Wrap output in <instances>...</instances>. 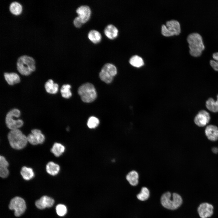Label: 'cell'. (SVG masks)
Masks as SVG:
<instances>
[{
	"instance_id": "30bf717a",
	"label": "cell",
	"mask_w": 218,
	"mask_h": 218,
	"mask_svg": "<svg viewBox=\"0 0 218 218\" xmlns=\"http://www.w3.org/2000/svg\"><path fill=\"white\" fill-rule=\"evenodd\" d=\"M214 209V206L212 204L203 202L199 205L197 211L200 218H209L213 215Z\"/></svg>"
},
{
	"instance_id": "e575fe53",
	"label": "cell",
	"mask_w": 218,
	"mask_h": 218,
	"mask_svg": "<svg viewBox=\"0 0 218 218\" xmlns=\"http://www.w3.org/2000/svg\"><path fill=\"white\" fill-rule=\"evenodd\" d=\"M212 151L213 153L215 154L218 153V148L216 147H213L212 149Z\"/></svg>"
},
{
	"instance_id": "6da1fadb",
	"label": "cell",
	"mask_w": 218,
	"mask_h": 218,
	"mask_svg": "<svg viewBox=\"0 0 218 218\" xmlns=\"http://www.w3.org/2000/svg\"><path fill=\"white\" fill-rule=\"evenodd\" d=\"M187 40L190 55L194 57L200 56L205 49L201 36L198 33H192L188 36Z\"/></svg>"
},
{
	"instance_id": "d6986e66",
	"label": "cell",
	"mask_w": 218,
	"mask_h": 218,
	"mask_svg": "<svg viewBox=\"0 0 218 218\" xmlns=\"http://www.w3.org/2000/svg\"><path fill=\"white\" fill-rule=\"evenodd\" d=\"M45 87L48 93L50 94H55L58 91V84L54 83L52 79H50L45 83Z\"/></svg>"
},
{
	"instance_id": "7c38bea8",
	"label": "cell",
	"mask_w": 218,
	"mask_h": 218,
	"mask_svg": "<svg viewBox=\"0 0 218 218\" xmlns=\"http://www.w3.org/2000/svg\"><path fill=\"white\" fill-rule=\"evenodd\" d=\"M76 12L83 23L89 20L91 14V9L89 6L87 5H82L79 6L76 9Z\"/></svg>"
},
{
	"instance_id": "cb8c5ba5",
	"label": "cell",
	"mask_w": 218,
	"mask_h": 218,
	"mask_svg": "<svg viewBox=\"0 0 218 218\" xmlns=\"http://www.w3.org/2000/svg\"><path fill=\"white\" fill-rule=\"evenodd\" d=\"M65 150L64 146L60 143H55L53 145L51 151L56 157H59L62 154Z\"/></svg>"
},
{
	"instance_id": "1f68e13d",
	"label": "cell",
	"mask_w": 218,
	"mask_h": 218,
	"mask_svg": "<svg viewBox=\"0 0 218 218\" xmlns=\"http://www.w3.org/2000/svg\"><path fill=\"white\" fill-rule=\"evenodd\" d=\"M27 139L28 141L32 145H35L38 144L36 137L32 133L28 135Z\"/></svg>"
},
{
	"instance_id": "f1b7e54d",
	"label": "cell",
	"mask_w": 218,
	"mask_h": 218,
	"mask_svg": "<svg viewBox=\"0 0 218 218\" xmlns=\"http://www.w3.org/2000/svg\"><path fill=\"white\" fill-rule=\"evenodd\" d=\"M31 132L36 137L38 144H42L45 140V136L43 134L41 131L37 129H34L31 130Z\"/></svg>"
},
{
	"instance_id": "5b68a950",
	"label": "cell",
	"mask_w": 218,
	"mask_h": 218,
	"mask_svg": "<svg viewBox=\"0 0 218 218\" xmlns=\"http://www.w3.org/2000/svg\"><path fill=\"white\" fill-rule=\"evenodd\" d=\"M78 93L81 100L87 103L93 102L97 96L94 86L89 83H85L81 85L78 88Z\"/></svg>"
},
{
	"instance_id": "2e32d148",
	"label": "cell",
	"mask_w": 218,
	"mask_h": 218,
	"mask_svg": "<svg viewBox=\"0 0 218 218\" xmlns=\"http://www.w3.org/2000/svg\"><path fill=\"white\" fill-rule=\"evenodd\" d=\"M9 164L5 157L2 156L0 157V176L2 178L7 177L9 174L8 169Z\"/></svg>"
},
{
	"instance_id": "277c9868",
	"label": "cell",
	"mask_w": 218,
	"mask_h": 218,
	"mask_svg": "<svg viewBox=\"0 0 218 218\" xmlns=\"http://www.w3.org/2000/svg\"><path fill=\"white\" fill-rule=\"evenodd\" d=\"M17 68L21 74L28 75L35 70V61L32 57L28 55L21 56L17 59Z\"/></svg>"
},
{
	"instance_id": "ba28073f",
	"label": "cell",
	"mask_w": 218,
	"mask_h": 218,
	"mask_svg": "<svg viewBox=\"0 0 218 218\" xmlns=\"http://www.w3.org/2000/svg\"><path fill=\"white\" fill-rule=\"evenodd\" d=\"M181 31L180 25L176 20H172L167 22L166 25H163L161 28L162 34L166 37L179 35Z\"/></svg>"
},
{
	"instance_id": "44dd1931",
	"label": "cell",
	"mask_w": 218,
	"mask_h": 218,
	"mask_svg": "<svg viewBox=\"0 0 218 218\" xmlns=\"http://www.w3.org/2000/svg\"><path fill=\"white\" fill-rule=\"evenodd\" d=\"M216 101L211 97L209 98L206 102V107L210 111L214 113L218 112V94Z\"/></svg>"
},
{
	"instance_id": "603a6c76",
	"label": "cell",
	"mask_w": 218,
	"mask_h": 218,
	"mask_svg": "<svg viewBox=\"0 0 218 218\" xmlns=\"http://www.w3.org/2000/svg\"><path fill=\"white\" fill-rule=\"evenodd\" d=\"M88 36L89 39L95 44L99 42L102 38L101 33L95 29L91 30L88 33Z\"/></svg>"
},
{
	"instance_id": "484cf974",
	"label": "cell",
	"mask_w": 218,
	"mask_h": 218,
	"mask_svg": "<svg viewBox=\"0 0 218 218\" xmlns=\"http://www.w3.org/2000/svg\"><path fill=\"white\" fill-rule=\"evenodd\" d=\"M150 196L149 189L146 187H142L140 193L137 195V197L139 200L145 201L147 200Z\"/></svg>"
},
{
	"instance_id": "ffe728a7",
	"label": "cell",
	"mask_w": 218,
	"mask_h": 218,
	"mask_svg": "<svg viewBox=\"0 0 218 218\" xmlns=\"http://www.w3.org/2000/svg\"><path fill=\"white\" fill-rule=\"evenodd\" d=\"M46 170L49 174L52 176L57 175L60 170V167L57 164L50 161L48 162L46 165Z\"/></svg>"
},
{
	"instance_id": "52a82bcc",
	"label": "cell",
	"mask_w": 218,
	"mask_h": 218,
	"mask_svg": "<svg viewBox=\"0 0 218 218\" xmlns=\"http://www.w3.org/2000/svg\"><path fill=\"white\" fill-rule=\"evenodd\" d=\"M117 72V68L114 65L111 63H107L102 67L99 76L102 81L109 84L111 82Z\"/></svg>"
},
{
	"instance_id": "7402d4cb",
	"label": "cell",
	"mask_w": 218,
	"mask_h": 218,
	"mask_svg": "<svg viewBox=\"0 0 218 218\" xmlns=\"http://www.w3.org/2000/svg\"><path fill=\"white\" fill-rule=\"evenodd\" d=\"M20 173L23 178L26 180L32 179L35 175L33 169L31 168L25 166L22 167Z\"/></svg>"
},
{
	"instance_id": "83f0119b",
	"label": "cell",
	"mask_w": 218,
	"mask_h": 218,
	"mask_svg": "<svg viewBox=\"0 0 218 218\" xmlns=\"http://www.w3.org/2000/svg\"><path fill=\"white\" fill-rule=\"evenodd\" d=\"M71 85L65 84L62 85L61 89V93L62 97L65 98H69L72 96L71 91Z\"/></svg>"
},
{
	"instance_id": "d4e9b609",
	"label": "cell",
	"mask_w": 218,
	"mask_h": 218,
	"mask_svg": "<svg viewBox=\"0 0 218 218\" xmlns=\"http://www.w3.org/2000/svg\"><path fill=\"white\" fill-rule=\"evenodd\" d=\"M9 9L12 14L18 15L21 13L22 7L21 5L18 2H13L10 4Z\"/></svg>"
},
{
	"instance_id": "7a4b0ae2",
	"label": "cell",
	"mask_w": 218,
	"mask_h": 218,
	"mask_svg": "<svg viewBox=\"0 0 218 218\" xmlns=\"http://www.w3.org/2000/svg\"><path fill=\"white\" fill-rule=\"evenodd\" d=\"M160 203L165 208L171 210H175L182 205L183 200L179 194L169 192L164 193L160 198Z\"/></svg>"
},
{
	"instance_id": "4fadbf2b",
	"label": "cell",
	"mask_w": 218,
	"mask_h": 218,
	"mask_svg": "<svg viewBox=\"0 0 218 218\" xmlns=\"http://www.w3.org/2000/svg\"><path fill=\"white\" fill-rule=\"evenodd\" d=\"M205 133L208 139L212 141L218 140V127L216 125L210 124L207 126Z\"/></svg>"
},
{
	"instance_id": "8992f818",
	"label": "cell",
	"mask_w": 218,
	"mask_h": 218,
	"mask_svg": "<svg viewBox=\"0 0 218 218\" xmlns=\"http://www.w3.org/2000/svg\"><path fill=\"white\" fill-rule=\"evenodd\" d=\"M20 111L17 109H13L9 111L5 117V123L7 127L11 130L18 129L23 124V121L21 119H15L20 115Z\"/></svg>"
},
{
	"instance_id": "e0dca14e",
	"label": "cell",
	"mask_w": 218,
	"mask_h": 218,
	"mask_svg": "<svg viewBox=\"0 0 218 218\" xmlns=\"http://www.w3.org/2000/svg\"><path fill=\"white\" fill-rule=\"evenodd\" d=\"M4 76L7 83L10 85L18 83L20 81L19 76L15 73H5Z\"/></svg>"
},
{
	"instance_id": "f546056e",
	"label": "cell",
	"mask_w": 218,
	"mask_h": 218,
	"mask_svg": "<svg viewBox=\"0 0 218 218\" xmlns=\"http://www.w3.org/2000/svg\"><path fill=\"white\" fill-rule=\"evenodd\" d=\"M99 120L94 116L90 117L88 120L87 125L88 127L91 129L95 128L99 124Z\"/></svg>"
},
{
	"instance_id": "9a60e30c",
	"label": "cell",
	"mask_w": 218,
	"mask_h": 218,
	"mask_svg": "<svg viewBox=\"0 0 218 218\" xmlns=\"http://www.w3.org/2000/svg\"><path fill=\"white\" fill-rule=\"evenodd\" d=\"M104 32L108 38L112 39L117 37L118 34V30L114 25L110 24L105 28Z\"/></svg>"
},
{
	"instance_id": "8fae6325",
	"label": "cell",
	"mask_w": 218,
	"mask_h": 218,
	"mask_svg": "<svg viewBox=\"0 0 218 218\" xmlns=\"http://www.w3.org/2000/svg\"><path fill=\"white\" fill-rule=\"evenodd\" d=\"M210 119L209 113L205 110L200 111L194 117L195 124L200 127H203L208 124Z\"/></svg>"
},
{
	"instance_id": "ac0fdd59",
	"label": "cell",
	"mask_w": 218,
	"mask_h": 218,
	"mask_svg": "<svg viewBox=\"0 0 218 218\" xmlns=\"http://www.w3.org/2000/svg\"><path fill=\"white\" fill-rule=\"evenodd\" d=\"M139 175L138 172L135 170L129 172L126 176V179L129 184L133 186H135L139 183Z\"/></svg>"
},
{
	"instance_id": "3957f363",
	"label": "cell",
	"mask_w": 218,
	"mask_h": 218,
	"mask_svg": "<svg viewBox=\"0 0 218 218\" xmlns=\"http://www.w3.org/2000/svg\"><path fill=\"white\" fill-rule=\"evenodd\" d=\"M8 138L11 146L16 150L24 148L28 142L27 137L18 129L11 130L8 134Z\"/></svg>"
},
{
	"instance_id": "9c48e42d",
	"label": "cell",
	"mask_w": 218,
	"mask_h": 218,
	"mask_svg": "<svg viewBox=\"0 0 218 218\" xmlns=\"http://www.w3.org/2000/svg\"><path fill=\"white\" fill-rule=\"evenodd\" d=\"M9 208L11 210H14L16 216H19L24 213L26 209V203L23 198L16 197L11 200Z\"/></svg>"
},
{
	"instance_id": "4dcf8cb0",
	"label": "cell",
	"mask_w": 218,
	"mask_h": 218,
	"mask_svg": "<svg viewBox=\"0 0 218 218\" xmlns=\"http://www.w3.org/2000/svg\"><path fill=\"white\" fill-rule=\"evenodd\" d=\"M56 210L58 215L61 216L65 215L67 212L66 206L62 204L58 205L56 206Z\"/></svg>"
},
{
	"instance_id": "d6a6232c",
	"label": "cell",
	"mask_w": 218,
	"mask_h": 218,
	"mask_svg": "<svg viewBox=\"0 0 218 218\" xmlns=\"http://www.w3.org/2000/svg\"><path fill=\"white\" fill-rule=\"evenodd\" d=\"M83 23L80 18L78 16L76 17L73 20L74 25L78 28L80 27Z\"/></svg>"
},
{
	"instance_id": "836d02e7",
	"label": "cell",
	"mask_w": 218,
	"mask_h": 218,
	"mask_svg": "<svg viewBox=\"0 0 218 218\" xmlns=\"http://www.w3.org/2000/svg\"><path fill=\"white\" fill-rule=\"evenodd\" d=\"M213 57L214 60L218 61V52H215L213 54Z\"/></svg>"
},
{
	"instance_id": "4316f807",
	"label": "cell",
	"mask_w": 218,
	"mask_h": 218,
	"mask_svg": "<svg viewBox=\"0 0 218 218\" xmlns=\"http://www.w3.org/2000/svg\"><path fill=\"white\" fill-rule=\"evenodd\" d=\"M129 63L132 66L137 68L140 67L144 64L142 58L137 55L133 56L130 58Z\"/></svg>"
},
{
	"instance_id": "5bb4252c",
	"label": "cell",
	"mask_w": 218,
	"mask_h": 218,
	"mask_svg": "<svg viewBox=\"0 0 218 218\" xmlns=\"http://www.w3.org/2000/svg\"><path fill=\"white\" fill-rule=\"evenodd\" d=\"M54 200L52 198L46 196L41 197L35 202L36 206L40 209H43L47 207H51L54 203Z\"/></svg>"
}]
</instances>
